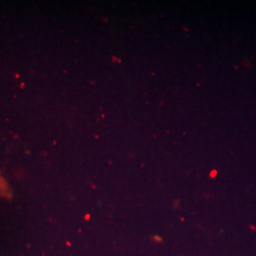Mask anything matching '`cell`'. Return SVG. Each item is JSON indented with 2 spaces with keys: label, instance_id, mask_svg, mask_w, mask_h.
<instances>
[{
  "label": "cell",
  "instance_id": "obj_1",
  "mask_svg": "<svg viewBox=\"0 0 256 256\" xmlns=\"http://www.w3.org/2000/svg\"><path fill=\"white\" fill-rule=\"evenodd\" d=\"M0 194L4 198H10L12 196V191L10 189L8 183L0 176Z\"/></svg>",
  "mask_w": 256,
  "mask_h": 256
}]
</instances>
